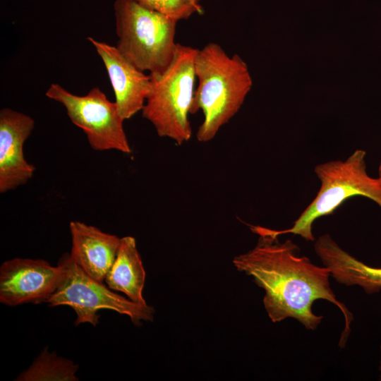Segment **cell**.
I'll return each instance as SVG.
<instances>
[{
  "instance_id": "obj_14",
  "label": "cell",
  "mask_w": 381,
  "mask_h": 381,
  "mask_svg": "<svg viewBox=\"0 0 381 381\" xmlns=\"http://www.w3.org/2000/svg\"><path fill=\"white\" fill-rule=\"evenodd\" d=\"M78 365L44 348L31 365L15 379L16 381H76Z\"/></svg>"
},
{
  "instance_id": "obj_12",
  "label": "cell",
  "mask_w": 381,
  "mask_h": 381,
  "mask_svg": "<svg viewBox=\"0 0 381 381\" xmlns=\"http://www.w3.org/2000/svg\"><path fill=\"white\" fill-rule=\"evenodd\" d=\"M315 251L331 276L339 284L359 286L368 294L381 290V267L363 263L343 250L329 234L320 236Z\"/></svg>"
},
{
  "instance_id": "obj_8",
  "label": "cell",
  "mask_w": 381,
  "mask_h": 381,
  "mask_svg": "<svg viewBox=\"0 0 381 381\" xmlns=\"http://www.w3.org/2000/svg\"><path fill=\"white\" fill-rule=\"evenodd\" d=\"M64 271L61 263L52 266L42 259L6 260L0 267V302L8 306L45 303L56 291Z\"/></svg>"
},
{
  "instance_id": "obj_6",
  "label": "cell",
  "mask_w": 381,
  "mask_h": 381,
  "mask_svg": "<svg viewBox=\"0 0 381 381\" xmlns=\"http://www.w3.org/2000/svg\"><path fill=\"white\" fill-rule=\"evenodd\" d=\"M59 262L64 267V274L56 291L45 303L52 307L67 306L73 308L77 315L75 325L90 323L97 326L98 311L104 309L126 315L135 325L153 320L152 306L136 303L113 292L87 275L70 254H64Z\"/></svg>"
},
{
  "instance_id": "obj_16",
  "label": "cell",
  "mask_w": 381,
  "mask_h": 381,
  "mask_svg": "<svg viewBox=\"0 0 381 381\" xmlns=\"http://www.w3.org/2000/svg\"><path fill=\"white\" fill-rule=\"evenodd\" d=\"M378 178L381 180V161L378 168Z\"/></svg>"
},
{
  "instance_id": "obj_13",
  "label": "cell",
  "mask_w": 381,
  "mask_h": 381,
  "mask_svg": "<svg viewBox=\"0 0 381 381\" xmlns=\"http://www.w3.org/2000/svg\"><path fill=\"white\" fill-rule=\"evenodd\" d=\"M104 282L110 289L125 294L131 301L147 305L143 296L145 271L134 237L121 238L116 258Z\"/></svg>"
},
{
  "instance_id": "obj_2",
  "label": "cell",
  "mask_w": 381,
  "mask_h": 381,
  "mask_svg": "<svg viewBox=\"0 0 381 381\" xmlns=\"http://www.w3.org/2000/svg\"><path fill=\"white\" fill-rule=\"evenodd\" d=\"M194 70L198 85L190 113L202 112L196 137L205 143L238 112L253 82L244 61L236 54L229 56L215 42L198 49Z\"/></svg>"
},
{
  "instance_id": "obj_10",
  "label": "cell",
  "mask_w": 381,
  "mask_h": 381,
  "mask_svg": "<svg viewBox=\"0 0 381 381\" xmlns=\"http://www.w3.org/2000/svg\"><path fill=\"white\" fill-rule=\"evenodd\" d=\"M87 39L104 62L120 116L124 121L131 119L145 105L151 90L150 75L137 68L116 47L91 37Z\"/></svg>"
},
{
  "instance_id": "obj_15",
  "label": "cell",
  "mask_w": 381,
  "mask_h": 381,
  "mask_svg": "<svg viewBox=\"0 0 381 381\" xmlns=\"http://www.w3.org/2000/svg\"><path fill=\"white\" fill-rule=\"evenodd\" d=\"M138 4L160 13L177 22L188 20L195 14L205 13L200 0H134Z\"/></svg>"
},
{
  "instance_id": "obj_1",
  "label": "cell",
  "mask_w": 381,
  "mask_h": 381,
  "mask_svg": "<svg viewBox=\"0 0 381 381\" xmlns=\"http://www.w3.org/2000/svg\"><path fill=\"white\" fill-rule=\"evenodd\" d=\"M256 246L236 256L235 267L253 277L263 289V304L273 322L294 318L307 329L315 330L322 320L313 311V303L325 300L335 305L344 318L339 346L344 347L353 317L330 287L329 270L314 265L298 254L299 248L291 240L279 242L277 236L260 234Z\"/></svg>"
},
{
  "instance_id": "obj_17",
  "label": "cell",
  "mask_w": 381,
  "mask_h": 381,
  "mask_svg": "<svg viewBox=\"0 0 381 381\" xmlns=\"http://www.w3.org/2000/svg\"><path fill=\"white\" fill-rule=\"evenodd\" d=\"M380 351H381V345H380ZM379 371H380V380H381V358H380V361Z\"/></svg>"
},
{
  "instance_id": "obj_3",
  "label": "cell",
  "mask_w": 381,
  "mask_h": 381,
  "mask_svg": "<svg viewBox=\"0 0 381 381\" xmlns=\"http://www.w3.org/2000/svg\"><path fill=\"white\" fill-rule=\"evenodd\" d=\"M365 155L364 150H356L345 161L334 160L317 165L315 172L320 181V190L291 227L273 230L250 226L251 231L257 234L277 237L281 234H293L307 241H313V222L332 214L349 198L363 196L373 200L381 208V180L368 174Z\"/></svg>"
},
{
  "instance_id": "obj_4",
  "label": "cell",
  "mask_w": 381,
  "mask_h": 381,
  "mask_svg": "<svg viewBox=\"0 0 381 381\" xmlns=\"http://www.w3.org/2000/svg\"><path fill=\"white\" fill-rule=\"evenodd\" d=\"M117 49L137 68L162 73L176 53L177 21L134 0L114 3Z\"/></svg>"
},
{
  "instance_id": "obj_7",
  "label": "cell",
  "mask_w": 381,
  "mask_h": 381,
  "mask_svg": "<svg viewBox=\"0 0 381 381\" xmlns=\"http://www.w3.org/2000/svg\"><path fill=\"white\" fill-rule=\"evenodd\" d=\"M46 96L61 104L71 122L83 131L90 147L96 151L117 150L129 154L131 149L116 102L109 101L99 88L87 95H73L52 83Z\"/></svg>"
},
{
  "instance_id": "obj_5",
  "label": "cell",
  "mask_w": 381,
  "mask_h": 381,
  "mask_svg": "<svg viewBox=\"0 0 381 381\" xmlns=\"http://www.w3.org/2000/svg\"><path fill=\"white\" fill-rule=\"evenodd\" d=\"M197 50L177 43L169 67L161 74H150L151 90L141 111L159 137L168 138L178 145L188 142L192 135L188 114L195 90Z\"/></svg>"
},
{
  "instance_id": "obj_9",
  "label": "cell",
  "mask_w": 381,
  "mask_h": 381,
  "mask_svg": "<svg viewBox=\"0 0 381 381\" xmlns=\"http://www.w3.org/2000/svg\"><path fill=\"white\" fill-rule=\"evenodd\" d=\"M35 126L34 119L10 108L0 111V193L25 185L35 167L25 158L23 145Z\"/></svg>"
},
{
  "instance_id": "obj_11",
  "label": "cell",
  "mask_w": 381,
  "mask_h": 381,
  "mask_svg": "<svg viewBox=\"0 0 381 381\" xmlns=\"http://www.w3.org/2000/svg\"><path fill=\"white\" fill-rule=\"evenodd\" d=\"M69 229L71 258L87 275L103 283L116 258L121 238L79 221L71 222Z\"/></svg>"
}]
</instances>
